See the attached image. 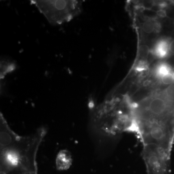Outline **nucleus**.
I'll list each match as a JSON object with an SVG mask.
<instances>
[{"label":"nucleus","mask_w":174,"mask_h":174,"mask_svg":"<svg viewBox=\"0 0 174 174\" xmlns=\"http://www.w3.org/2000/svg\"><path fill=\"white\" fill-rule=\"evenodd\" d=\"M1 77L5 76L7 73L15 69V66L13 63L7 61H1Z\"/></svg>","instance_id":"7"},{"label":"nucleus","mask_w":174,"mask_h":174,"mask_svg":"<svg viewBox=\"0 0 174 174\" xmlns=\"http://www.w3.org/2000/svg\"><path fill=\"white\" fill-rule=\"evenodd\" d=\"M157 15L161 17H165L166 16V13L163 10H160L158 11L157 12Z\"/></svg>","instance_id":"11"},{"label":"nucleus","mask_w":174,"mask_h":174,"mask_svg":"<svg viewBox=\"0 0 174 174\" xmlns=\"http://www.w3.org/2000/svg\"><path fill=\"white\" fill-rule=\"evenodd\" d=\"M72 164L71 154L67 150H62L59 153L56 159V166L58 169L66 170Z\"/></svg>","instance_id":"4"},{"label":"nucleus","mask_w":174,"mask_h":174,"mask_svg":"<svg viewBox=\"0 0 174 174\" xmlns=\"http://www.w3.org/2000/svg\"><path fill=\"white\" fill-rule=\"evenodd\" d=\"M30 2L53 26L69 22L81 12L82 2L80 1L31 0Z\"/></svg>","instance_id":"2"},{"label":"nucleus","mask_w":174,"mask_h":174,"mask_svg":"<svg viewBox=\"0 0 174 174\" xmlns=\"http://www.w3.org/2000/svg\"><path fill=\"white\" fill-rule=\"evenodd\" d=\"M162 83L165 85H170L174 82V79L172 73L165 76L161 78Z\"/></svg>","instance_id":"10"},{"label":"nucleus","mask_w":174,"mask_h":174,"mask_svg":"<svg viewBox=\"0 0 174 174\" xmlns=\"http://www.w3.org/2000/svg\"><path fill=\"white\" fill-rule=\"evenodd\" d=\"M92 120L95 129L104 136L116 137L135 131L133 103L129 99L120 107L116 102H106L95 111Z\"/></svg>","instance_id":"1"},{"label":"nucleus","mask_w":174,"mask_h":174,"mask_svg":"<svg viewBox=\"0 0 174 174\" xmlns=\"http://www.w3.org/2000/svg\"><path fill=\"white\" fill-rule=\"evenodd\" d=\"M150 53V49L146 45H141L139 50V56L142 59L147 58Z\"/></svg>","instance_id":"9"},{"label":"nucleus","mask_w":174,"mask_h":174,"mask_svg":"<svg viewBox=\"0 0 174 174\" xmlns=\"http://www.w3.org/2000/svg\"><path fill=\"white\" fill-rule=\"evenodd\" d=\"M170 67L167 64L162 63L157 66L156 69V74L158 77L161 79L163 76L171 74Z\"/></svg>","instance_id":"6"},{"label":"nucleus","mask_w":174,"mask_h":174,"mask_svg":"<svg viewBox=\"0 0 174 174\" xmlns=\"http://www.w3.org/2000/svg\"><path fill=\"white\" fill-rule=\"evenodd\" d=\"M169 51V44L166 41L162 40L158 41L154 47L153 53L158 58H165L168 54Z\"/></svg>","instance_id":"5"},{"label":"nucleus","mask_w":174,"mask_h":174,"mask_svg":"<svg viewBox=\"0 0 174 174\" xmlns=\"http://www.w3.org/2000/svg\"><path fill=\"white\" fill-rule=\"evenodd\" d=\"M142 30L146 34H150L154 30V25L150 21H145L142 24Z\"/></svg>","instance_id":"8"},{"label":"nucleus","mask_w":174,"mask_h":174,"mask_svg":"<svg viewBox=\"0 0 174 174\" xmlns=\"http://www.w3.org/2000/svg\"><path fill=\"white\" fill-rule=\"evenodd\" d=\"M143 146L142 157L146 174H169V151L155 145Z\"/></svg>","instance_id":"3"},{"label":"nucleus","mask_w":174,"mask_h":174,"mask_svg":"<svg viewBox=\"0 0 174 174\" xmlns=\"http://www.w3.org/2000/svg\"><path fill=\"white\" fill-rule=\"evenodd\" d=\"M169 51L174 53V40L169 44Z\"/></svg>","instance_id":"12"},{"label":"nucleus","mask_w":174,"mask_h":174,"mask_svg":"<svg viewBox=\"0 0 174 174\" xmlns=\"http://www.w3.org/2000/svg\"><path fill=\"white\" fill-rule=\"evenodd\" d=\"M172 75H173V77H174V73H172Z\"/></svg>","instance_id":"13"}]
</instances>
